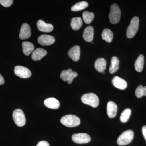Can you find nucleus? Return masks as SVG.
I'll return each mask as SVG.
<instances>
[{
	"mask_svg": "<svg viewBox=\"0 0 146 146\" xmlns=\"http://www.w3.org/2000/svg\"><path fill=\"white\" fill-rule=\"evenodd\" d=\"M13 3L12 0H0V4L3 6L8 7L12 5Z\"/></svg>",
	"mask_w": 146,
	"mask_h": 146,
	"instance_id": "c85d7f7f",
	"label": "nucleus"
},
{
	"mask_svg": "<svg viewBox=\"0 0 146 146\" xmlns=\"http://www.w3.org/2000/svg\"><path fill=\"white\" fill-rule=\"evenodd\" d=\"M112 83L116 88L121 90H124L127 87V82L123 79L115 76L112 80Z\"/></svg>",
	"mask_w": 146,
	"mask_h": 146,
	"instance_id": "ddd939ff",
	"label": "nucleus"
},
{
	"mask_svg": "<svg viewBox=\"0 0 146 146\" xmlns=\"http://www.w3.org/2000/svg\"><path fill=\"white\" fill-rule=\"evenodd\" d=\"M81 100L84 104L89 105L93 107H97L99 104L98 98L94 93L84 94L81 97Z\"/></svg>",
	"mask_w": 146,
	"mask_h": 146,
	"instance_id": "f03ea898",
	"label": "nucleus"
},
{
	"mask_svg": "<svg viewBox=\"0 0 146 146\" xmlns=\"http://www.w3.org/2000/svg\"><path fill=\"white\" fill-rule=\"evenodd\" d=\"M134 137V133L132 130H127L124 131L120 135L117 140V143L119 145L123 146L130 143Z\"/></svg>",
	"mask_w": 146,
	"mask_h": 146,
	"instance_id": "7ed1b4c3",
	"label": "nucleus"
},
{
	"mask_svg": "<svg viewBox=\"0 0 146 146\" xmlns=\"http://www.w3.org/2000/svg\"><path fill=\"white\" fill-rule=\"evenodd\" d=\"M77 76L76 72H73L72 69H68L62 71L60 75V77L63 81L68 82V84H70L72 82L73 79Z\"/></svg>",
	"mask_w": 146,
	"mask_h": 146,
	"instance_id": "6e6552de",
	"label": "nucleus"
},
{
	"mask_svg": "<svg viewBox=\"0 0 146 146\" xmlns=\"http://www.w3.org/2000/svg\"><path fill=\"white\" fill-rule=\"evenodd\" d=\"M60 122L65 126L72 127L79 125L80 120L78 117L75 115H66L61 118Z\"/></svg>",
	"mask_w": 146,
	"mask_h": 146,
	"instance_id": "f257e3e1",
	"label": "nucleus"
},
{
	"mask_svg": "<svg viewBox=\"0 0 146 146\" xmlns=\"http://www.w3.org/2000/svg\"><path fill=\"white\" fill-rule=\"evenodd\" d=\"M102 37L103 40L106 41L108 43H110L113 39V33L109 29H104L102 33Z\"/></svg>",
	"mask_w": 146,
	"mask_h": 146,
	"instance_id": "4be33fe9",
	"label": "nucleus"
},
{
	"mask_svg": "<svg viewBox=\"0 0 146 146\" xmlns=\"http://www.w3.org/2000/svg\"><path fill=\"white\" fill-rule=\"evenodd\" d=\"M68 55L73 61H78L79 60L80 55V47L78 46H75L68 51Z\"/></svg>",
	"mask_w": 146,
	"mask_h": 146,
	"instance_id": "f8f14e48",
	"label": "nucleus"
},
{
	"mask_svg": "<svg viewBox=\"0 0 146 146\" xmlns=\"http://www.w3.org/2000/svg\"><path fill=\"white\" fill-rule=\"evenodd\" d=\"M119 60L116 56H113L111 60V65L109 68V72L110 74H114L119 70Z\"/></svg>",
	"mask_w": 146,
	"mask_h": 146,
	"instance_id": "412c9836",
	"label": "nucleus"
},
{
	"mask_svg": "<svg viewBox=\"0 0 146 146\" xmlns=\"http://www.w3.org/2000/svg\"><path fill=\"white\" fill-rule=\"evenodd\" d=\"M44 104L46 107L52 109H57L60 106L59 102L54 98H48L45 100Z\"/></svg>",
	"mask_w": 146,
	"mask_h": 146,
	"instance_id": "a211bd4d",
	"label": "nucleus"
},
{
	"mask_svg": "<svg viewBox=\"0 0 146 146\" xmlns=\"http://www.w3.org/2000/svg\"><path fill=\"white\" fill-rule=\"evenodd\" d=\"M131 110L129 108H126L122 112L120 116V120L122 123H126L130 117Z\"/></svg>",
	"mask_w": 146,
	"mask_h": 146,
	"instance_id": "bb28decb",
	"label": "nucleus"
},
{
	"mask_svg": "<svg viewBox=\"0 0 146 146\" xmlns=\"http://www.w3.org/2000/svg\"><path fill=\"white\" fill-rule=\"evenodd\" d=\"M47 52L44 49L39 48L34 50L31 55L32 59L35 61H37L42 59L46 55Z\"/></svg>",
	"mask_w": 146,
	"mask_h": 146,
	"instance_id": "dca6fc26",
	"label": "nucleus"
},
{
	"mask_svg": "<svg viewBox=\"0 0 146 146\" xmlns=\"http://www.w3.org/2000/svg\"><path fill=\"white\" fill-rule=\"evenodd\" d=\"M94 29L92 26L86 27L84 30L83 38L86 42H91L94 39Z\"/></svg>",
	"mask_w": 146,
	"mask_h": 146,
	"instance_id": "f3484780",
	"label": "nucleus"
},
{
	"mask_svg": "<svg viewBox=\"0 0 146 146\" xmlns=\"http://www.w3.org/2000/svg\"><path fill=\"white\" fill-rule=\"evenodd\" d=\"M4 83V79L2 76L0 74V85H3Z\"/></svg>",
	"mask_w": 146,
	"mask_h": 146,
	"instance_id": "2f4dec72",
	"label": "nucleus"
},
{
	"mask_svg": "<svg viewBox=\"0 0 146 146\" xmlns=\"http://www.w3.org/2000/svg\"><path fill=\"white\" fill-rule=\"evenodd\" d=\"M88 6V3L86 2H80L73 5L71 8V10L73 11H79L83 10Z\"/></svg>",
	"mask_w": 146,
	"mask_h": 146,
	"instance_id": "393cba45",
	"label": "nucleus"
},
{
	"mask_svg": "<svg viewBox=\"0 0 146 146\" xmlns=\"http://www.w3.org/2000/svg\"><path fill=\"white\" fill-rule=\"evenodd\" d=\"M37 27L40 31L44 32H50L52 31L54 28L52 25L46 23L42 20H39L37 21Z\"/></svg>",
	"mask_w": 146,
	"mask_h": 146,
	"instance_id": "2eb2a0df",
	"label": "nucleus"
},
{
	"mask_svg": "<svg viewBox=\"0 0 146 146\" xmlns=\"http://www.w3.org/2000/svg\"><path fill=\"white\" fill-rule=\"evenodd\" d=\"M23 51L24 54L26 56L30 54L34 49L33 44L28 42H24L22 43Z\"/></svg>",
	"mask_w": 146,
	"mask_h": 146,
	"instance_id": "aec40b11",
	"label": "nucleus"
},
{
	"mask_svg": "<svg viewBox=\"0 0 146 146\" xmlns=\"http://www.w3.org/2000/svg\"><path fill=\"white\" fill-rule=\"evenodd\" d=\"M82 25V21L80 17H75L72 18L71 22V26L74 30L79 29Z\"/></svg>",
	"mask_w": 146,
	"mask_h": 146,
	"instance_id": "5701e85b",
	"label": "nucleus"
},
{
	"mask_svg": "<svg viewBox=\"0 0 146 146\" xmlns=\"http://www.w3.org/2000/svg\"><path fill=\"white\" fill-rule=\"evenodd\" d=\"M31 36V30L28 24L24 23L20 30L19 38L22 40L28 39Z\"/></svg>",
	"mask_w": 146,
	"mask_h": 146,
	"instance_id": "9b49d317",
	"label": "nucleus"
},
{
	"mask_svg": "<svg viewBox=\"0 0 146 146\" xmlns=\"http://www.w3.org/2000/svg\"><path fill=\"white\" fill-rule=\"evenodd\" d=\"M72 139L77 144L87 143L91 141V137L89 134L86 133H75L72 136Z\"/></svg>",
	"mask_w": 146,
	"mask_h": 146,
	"instance_id": "0eeeda50",
	"label": "nucleus"
},
{
	"mask_svg": "<svg viewBox=\"0 0 146 146\" xmlns=\"http://www.w3.org/2000/svg\"><path fill=\"white\" fill-rule=\"evenodd\" d=\"M142 132H143L145 140L146 141V125H144L142 127Z\"/></svg>",
	"mask_w": 146,
	"mask_h": 146,
	"instance_id": "7c9ffc66",
	"label": "nucleus"
},
{
	"mask_svg": "<svg viewBox=\"0 0 146 146\" xmlns=\"http://www.w3.org/2000/svg\"><path fill=\"white\" fill-rule=\"evenodd\" d=\"M144 65V56L143 54L139 56L135 61L134 67L135 70L138 72H141L143 69Z\"/></svg>",
	"mask_w": 146,
	"mask_h": 146,
	"instance_id": "b1692460",
	"label": "nucleus"
},
{
	"mask_svg": "<svg viewBox=\"0 0 146 146\" xmlns=\"http://www.w3.org/2000/svg\"><path fill=\"white\" fill-rule=\"evenodd\" d=\"M135 94L136 96L138 98L146 96V86L144 87L142 85H139L136 88Z\"/></svg>",
	"mask_w": 146,
	"mask_h": 146,
	"instance_id": "cd10ccee",
	"label": "nucleus"
},
{
	"mask_svg": "<svg viewBox=\"0 0 146 146\" xmlns=\"http://www.w3.org/2000/svg\"><path fill=\"white\" fill-rule=\"evenodd\" d=\"M94 18V14L93 12L85 11L82 13V18L84 23L89 24L91 23Z\"/></svg>",
	"mask_w": 146,
	"mask_h": 146,
	"instance_id": "a878e982",
	"label": "nucleus"
},
{
	"mask_svg": "<svg viewBox=\"0 0 146 146\" xmlns=\"http://www.w3.org/2000/svg\"><path fill=\"white\" fill-rule=\"evenodd\" d=\"M14 73L16 76L23 78H27L31 76V72L29 69L22 66H16L14 68Z\"/></svg>",
	"mask_w": 146,
	"mask_h": 146,
	"instance_id": "1a4fd4ad",
	"label": "nucleus"
},
{
	"mask_svg": "<svg viewBox=\"0 0 146 146\" xmlns=\"http://www.w3.org/2000/svg\"><path fill=\"white\" fill-rule=\"evenodd\" d=\"M102 73L103 74H105V72L104 71V72H102Z\"/></svg>",
	"mask_w": 146,
	"mask_h": 146,
	"instance_id": "473e14b6",
	"label": "nucleus"
},
{
	"mask_svg": "<svg viewBox=\"0 0 146 146\" xmlns=\"http://www.w3.org/2000/svg\"><path fill=\"white\" fill-rule=\"evenodd\" d=\"M106 61L104 58H100L95 61V69L98 72L102 73L106 69Z\"/></svg>",
	"mask_w": 146,
	"mask_h": 146,
	"instance_id": "6ab92c4d",
	"label": "nucleus"
},
{
	"mask_svg": "<svg viewBox=\"0 0 146 146\" xmlns=\"http://www.w3.org/2000/svg\"><path fill=\"white\" fill-rule=\"evenodd\" d=\"M139 19L138 17H133L127 30L126 35L128 38H132L135 36L138 30Z\"/></svg>",
	"mask_w": 146,
	"mask_h": 146,
	"instance_id": "39448f33",
	"label": "nucleus"
},
{
	"mask_svg": "<svg viewBox=\"0 0 146 146\" xmlns=\"http://www.w3.org/2000/svg\"><path fill=\"white\" fill-rule=\"evenodd\" d=\"M121 12L119 6L116 4H112L110 7V11L109 15L110 21L112 24H116L119 22Z\"/></svg>",
	"mask_w": 146,
	"mask_h": 146,
	"instance_id": "20e7f679",
	"label": "nucleus"
},
{
	"mask_svg": "<svg viewBox=\"0 0 146 146\" xmlns=\"http://www.w3.org/2000/svg\"><path fill=\"white\" fill-rule=\"evenodd\" d=\"M12 117L15 124L19 127L23 126L26 123V118L21 110L17 109L13 111Z\"/></svg>",
	"mask_w": 146,
	"mask_h": 146,
	"instance_id": "423d86ee",
	"label": "nucleus"
},
{
	"mask_svg": "<svg viewBox=\"0 0 146 146\" xmlns=\"http://www.w3.org/2000/svg\"><path fill=\"white\" fill-rule=\"evenodd\" d=\"M36 146H49V144L46 141H41L38 143Z\"/></svg>",
	"mask_w": 146,
	"mask_h": 146,
	"instance_id": "c756f323",
	"label": "nucleus"
},
{
	"mask_svg": "<svg viewBox=\"0 0 146 146\" xmlns=\"http://www.w3.org/2000/svg\"><path fill=\"white\" fill-rule=\"evenodd\" d=\"M55 41L54 37L48 35H42L38 37V43L42 46L52 45Z\"/></svg>",
	"mask_w": 146,
	"mask_h": 146,
	"instance_id": "9d476101",
	"label": "nucleus"
},
{
	"mask_svg": "<svg viewBox=\"0 0 146 146\" xmlns=\"http://www.w3.org/2000/svg\"><path fill=\"white\" fill-rule=\"evenodd\" d=\"M118 108L114 102L109 101L107 104V114L109 118L115 117L117 112Z\"/></svg>",
	"mask_w": 146,
	"mask_h": 146,
	"instance_id": "4468645a",
	"label": "nucleus"
}]
</instances>
